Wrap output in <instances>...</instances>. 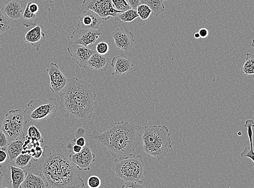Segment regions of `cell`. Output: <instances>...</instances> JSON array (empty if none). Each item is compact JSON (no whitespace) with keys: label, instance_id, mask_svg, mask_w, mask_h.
I'll return each mask as SVG.
<instances>
[{"label":"cell","instance_id":"obj_37","mask_svg":"<svg viewBox=\"0 0 254 188\" xmlns=\"http://www.w3.org/2000/svg\"><path fill=\"white\" fill-rule=\"evenodd\" d=\"M8 139L2 130H0V148L4 150L7 149L9 144Z\"/></svg>","mask_w":254,"mask_h":188},{"label":"cell","instance_id":"obj_15","mask_svg":"<svg viewBox=\"0 0 254 188\" xmlns=\"http://www.w3.org/2000/svg\"><path fill=\"white\" fill-rule=\"evenodd\" d=\"M111 65L113 70L112 76L120 77L124 76L132 70L133 65L130 58L127 57L124 54L114 57Z\"/></svg>","mask_w":254,"mask_h":188},{"label":"cell","instance_id":"obj_13","mask_svg":"<svg viewBox=\"0 0 254 188\" xmlns=\"http://www.w3.org/2000/svg\"><path fill=\"white\" fill-rule=\"evenodd\" d=\"M47 72L50 77V89L51 92L59 94L65 87L68 79L56 63H52L48 66Z\"/></svg>","mask_w":254,"mask_h":188},{"label":"cell","instance_id":"obj_10","mask_svg":"<svg viewBox=\"0 0 254 188\" xmlns=\"http://www.w3.org/2000/svg\"><path fill=\"white\" fill-rule=\"evenodd\" d=\"M102 32L99 29H92L77 27L72 32L70 37V42L72 43L80 44L88 47L94 44Z\"/></svg>","mask_w":254,"mask_h":188},{"label":"cell","instance_id":"obj_36","mask_svg":"<svg viewBox=\"0 0 254 188\" xmlns=\"http://www.w3.org/2000/svg\"><path fill=\"white\" fill-rule=\"evenodd\" d=\"M142 181H128L122 187V188H145Z\"/></svg>","mask_w":254,"mask_h":188},{"label":"cell","instance_id":"obj_4","mask_svg":"<svg viewBox=\"0 0 254 188\" xmlns=\"http://www.w3.org/2000/svg\"><path fill=\"white\" fill-rule=\"evenodd\" d=\"M141 143L143 151L149 156L161 160L172 148V139L165 125L144 126L142 129Z\"/></svg>","mask_w":254,"mask_h":188},{"label":"cell","instance_id":"obj_46","mask_svg":"<svg viewBox=\"0 0 254 188\" xmlns=\"http://www.w3.org/2000/svg\"><path fill=\"white\" fill-rule=\"evenodd\" d=\"M240 134L242 135V132H240V133H239V135H240Z\"/></svg>","mask_w":254,"mask_h":188},{"label":"cell","instance_id":"obj_35","mask_svg":"<svg viewBox=\"0 0 254 188\" xmlns=\"http://www.w3.org/2000/svg\"><path fill=\"white\" fill-rule=\"evenodd\" d=\"M110 50V47L107 42L102 41L97 45L96 47V51L102 55H105Z\"/></svg>","mask_w":254,"mask_h":188},{"label":"cell","instance_id":"obj_32","mask_svg":"<svg viewBox=\"0 0 254 188\" xmlns=\"http://www.w3.org/2000/svg\"><path fill=\"white\" fill-rule=\"evenodd\" d=\"M87 185L90 188H99L101 185V180L97 175H92L88 179Z\"/></svg>","mask_w":254,"mask_h":188},{"label":"cell","instance_id":"obj_44","mask_svg":"<svg viewBox=\"0 0 254 188\" xmlns=\"http://www.w3.org/2000/svg\"><path fill=\"white\" fill-rule=\"evenodd\" d=\"M2 167L1 165H0V175H2Z\"/></svg>","mask_w":254,"mask_h":188},{"label":"cell","instance_id":"obj_6","mask_svg":"<svg viewBox=\"0 0 254 188\" xmlns=\"http://www.w3.org/2000/svg\"><path fill=\"white\" fill-rule=\"evenodd\" d=\"M113 169L125 182L140 181L146 174L142 156L133 154L115 159Z\"/></svg>","mask_w":254,"mask_h":188},{"label":"cell","instance_id":"obj_30","mask_svg":"<svg viewBox=\"0 0 254 188\" xmlns=\"http://www.w3.org/2000/svg\"><path fill=\"white\" fill-rule=\"evenodd\" d=\"M244 126L247 129V134L249 136V141L250 143V147L253 148V127H254V121L253 119H249L246 121V123Z\"/></svg>","mask_w":254,"mask_h":188},{"label":"cell","instance_id":"obj_38","mask_svg":"<svg viewBox=\"0 0 254 188\" xmlns=\"http://www.w3.org/2000/svg\"><path fill=\"white\" fill-rule=\"evenodd\" d=\"M27 4L28 5L29 10L32 12V13L36 14L39 10V7L38 4L33 2L29 1Z\"/></svg>","mask_w":254,"mask_h":188},{"label":"cell","instance_id":"obj_21","mask_svg":"<svg viewBox=\"0 0 254 188\" xmlns=\"http://www.w3.org/2000/svg\"><path fill=\"white\" fill-rule=\"evenodd\" d=\"M11 173V185L13 188H21V186L25 181L28 173L20 167L9 166Z\"/></svg>","mask_w":254,"mask_h":188},{"label":"cell","instance_id":"obj_12","mask_svg":"<svg viewBox=\"0 0 254 188\" xmlns=\"http://www.w3.org/2000/svg\"><path fill=\"white\" fill-rule=\"evenodd\" d=\"M69 157L76 168L81 171H89L95 161V154L86 146L79 153L70 154Z\"/></svg>","mask_w":254,"mask_h":188},{"label":"cell","instance_id":"obj_11","mask_svg":"<svg viewBox=\"0 0 254 188\" xmlns=\"http://www.w3.org/2000/svg\"><path fill=\"white\" fill-rule=\"evenodd\" d=\"M112 36L118 49L125 52L131 50L135 41L134 34L126 27L118 28L112 32Z\"/></svg>","mask_w":254,"mask_h":188},{"label":"cell","instance_id":"obj_40","mask_svg":"<svg viewBox=\"0 0 254 188\" xmlns=\"http://www.w3.org/2000/svg\"><path fill=\"white\" fill-rule=\"evenodd\" d=\"M8 157L7 153H6L4 150H0V164L5 162Z\"/></svg>","mask_w":254,"mask_h":188},{"label":"cell","instance_id":"obj_39","mask_svg":"<svg viewBox=\"0 0 254 188\" xmlns=\"http://www.w3.org/2000/svg\"><path fill=\"white\" fill-rule=\"evenodd\" d=\"M131 9L136 10L139 4H140V0H126Z\"/></svg>","mask_w":254,"mask_h":188},{"label":"cell","instance_id":"obj_5","mask_svg":"<svg viewBox=\"0 0 254 188\" xmlns=\"http://www.w3.org/2000/svg\"><path fill=\"white\" fill-rule=\"evenodd\" d=\"M58 111V102L54 97L31 100L23 111L26 124H38L55 118Z\"/></svg>","mask_w":254,"mask_h":188},{"label":"cell","instance_id":"obj_45","mask_svg":"<svg viewBox=\"0 0 254 188\" xmlns=\"http://www.w3.org/2000/svg\"><path fill=\"white\" fill-rule=\"evenodd\" d=\"M252 46L254 48V39L252 41Z\"/></svg>","mask_w":254,"mask_h":188},{"label":"cell","instance_id":"obj_14","mask_svg":"<svg viewBox=\"0 0 254 188\" xmlns=\"http://www.w3.org/2000/svg\"><path fill=\"white\" fill-rule=\"evenodd\" d=\"M77 27L92 29H99L102 22L101 17L90 9H85L78 16Z\"/></svg>","mask_w":254,"mask_h":188},{"label":"cell","instance_id":"obj_2","mask_svg":"<svg viewBox=\"0 0 254 188\" xmlns=\"http://www.w3.org/2000/svg\"><path fill=\"white\" fill-rule=\"evenodd\" d=\"M142 127L131 122L112 123L107 131L94 130L89 138L101 145L115 157L128 156L141 142Z\"/></svg>","mask_w":254,"mask_h":188},{"label":"cell","instance_id":"obj_43","mask_svg":"<svg viewBox=\"0 0 254 188\" xmlns=\"http://www.w3.org/2000/svg\"><path fill=\"white\" fill-rule=\"evenodd\" d=\"M193 36H194V38L196 39H198L199 38H201L200 35L198 33V32L195 33L194 35H193Z\"/></svg>","mask_w":254,"mask_h":188},{"label":"cell","instance_id":"obj_41","mask_svg":"<svg viewBox=\"0 0 254 188\" xmlns=\"http://www.w3.org/2000/svg\"><path fill=\"white\" fill-rule=\"evenodd\" d=\"M198 33L200 35L201 38H205L207 37L209 32L207 29L202 28L199 30Z\"/></svg>","mask_w":254,"mask_h":188},{"label":"cell","instance_id":"obj_17","mask_svg":"<svg viewBox=\"0 0 254 188\" xmlns=\"http://www.w3.org/2000/svg\"><path fill=\"white\" fill-rule=\"evenodd\" d=\"M42 29L43 28L40 26H34L26 33L24 38V40L32 45L37 52L39 51L40 46L46 39V35L42 32Z\"/></svg>","mask_w":254,"mask_h":188},{"label":"cell","instance_id":"obj_16","mask_svg":"<svg viewBox=\"0 0 254 188\" xmlns=\"http://www.w3.org/2000/svg\"><path fill=\"white\" fill-rule=\"evenodd\" d=\"M1 10L9 19L19 20L21 19L25 9L22 0H7Z\"/></svg>","mask_w":254,"mask_h":188},{"label":"cell","instance_id":"obj_28","mask_svg":"<svg viewBox=\"0 0 254 188\" xmlns=\"http://www.w3.org/2000/svg\"><path fill=\"white\" fill-rule=\"evenodd\" d=\"M136 11L139 17H140L143 20L148 19L151 14L152 13V10L147 5L145 4H139Z\"/></svg>","mask_w":254,"mask_h":188},{"label":"cell","instance_id":"obj_24","mask_svg":"<svg viewBox=\"0 0 254 188\" xmlns=\"http://www.w3.org/2000/svg\"><path fill=\"white\" fill-rule=\"evenodd\" d=\"M138 17L136 10L130 9L126 11H120L114 17L117 21L126 22L134 21Z\"/></svg>","mask_w":254,"mask_h":188},{"label":"cell","instance_id":"obj_8","mask_svg":"<svg viewBox=\"0 0 254 188\" xmlns=\"http://www.w3.org/2000/svg\"><path fill=\"white\" fill-rule=\"evenodd\" d=\"M82 8L92 10L104 20L116 16L120 11L114 8L111 0H83Z\"/></svg>","mask_w":254,"mask_h":188},{"label":"cell","instance_id":"obj_3","mask_svg":"<svg viewBox=\"0 0 254 188\" xmlns=\"http://www.w3.org/2000/svg\"><path fill=\"white\" fill-rule=\"evenodd\" d=\"M60 93L59 110L62 116L81 120L92 117L97 94L91 85L76 77L68 79Z\"/></svg>","mask_w":254,"mask_h":188},{"label":"cell","instance_id":"obj_23","mask_svg":"<svg viewBox=\"0 0 254 188\" xmlns=\"http://www.w3.org/2000/svg\"><path fill=\"white\" fill-rule=\"evenodd\" d=\"M21 19L22 25L28 28L36 26L38 20V16L36 14L32 13L29 10L28 5L27 4Z\"/></svg>","mask_w":254,"mask_h":188},{"label":"cell","instance_id":"obj_26","mask_svg":"<svg viewBox=\"0 0 254 188\" xmlns=\"http://www.w3.org/2000/svg\"><path fill=\"white\" fill-rule=\"evenodd\" d=\"M32 159L31 154L28 153H22L18 156L15 160V164L18 167L25 168L28 166H31L30 161Z\"/></svg>","mask_w":254,"mask_h":188},{"label":"cell","instance_id":"obj_7","mask_svg":"<svg viewBox=\"0 0 254 188\" xmlns=\"http://www.w3.org/2000/svg\"><path fill=\"white\" fill-rule=\"evenodd\" d=\"M26 124L23 111L21 109L11 110L5 114L1 125V130L7 136L9 142L24 136V124Z\"/></svg>","mask_w":254,"mask_h":188},{"label":"cell","instance_id":"obj_19","mask_svg":"<svg viewBox=\"0 0 254 188\" xmlns=\"http://www.w3.org/2000/svg\"><path fill=\"white\" fill-rule=\"evenodd\" d=\"M110 63L108 57L100 54L96 51L90 58L88 66L91 69L100 71H106Z\"/></svg>","mask_w":254,"mask_h":188},{"label":"cell","instance_id":"obj_31","mask_svg":"<svg viewBox=\"0 0 254 188\" xmlns=\"http://www.w3.org/2000/svg\"><path fill=\"white\" fill-rule=\"evenodd\" d=\"M115 8L120 11H126L131 9L126 0H111Z\"/></svg>","mask_w":254,"mask_h":188},{"label":"cell","instance_id":"obj_25","mask_svg":"<svg viewBox=\"0 0 254 188\" xmlns=\"http://www.w3.org/2000/svg\"><path fill=\"white\" fill-rule=\"evenodd\" d=\"M241 71L246 76H254V54L247 53L246 62Z\"/></svg>","mask_w":254,"mask_h":188},{"label":"cell","instance_id":"obj_1","mask_svg":"<svg viewBox=\"0 0 254 188\" xmlns=\"http://www.w3.org/2000/svg\"><path fill=\"white\" fill-rule=\"evenodd\" d=\"M59 143L52 147L46 145L39 163L40 175L50 188H83L85 186L76 168Z\"/></svg>","mask_w":254,"mask_h":188},{"label":"cell","instance_id":"obj_20","mask_svg":"<svg viewBox=\"0 0 254 188\" xmlns=\"http://www.w3.org/2000/svg\"><path fill=\"white\" fill-rule=\"evenodd\" d=\"M50 187L41 175H36L28 172L21 186V188H41Z\"/></svg>","mask_w":254,"mask_h":188},{"label":"cell","instance_id":"obj_33","mask_svg":"<svg viewBox=\"0 0 254 188\" xmlns=\"http://www.w3.org/2000/svg\"><path fill=\"white\" fill-rule=\"evenodd\" d=\"M44 148L41 147L40 145H37L32 148L29 151V154H31L34 161H37L42 156L43 154Z\"/></svg>","mask_w":254,"mask_h":188},{"label":"cell","instance_id":"obj_29","mask_svg":"<svg viewBox=\"0 0 254 188\" xmlns=\"http://www.w3.org/2000/svg\"><path fill=\"white\" fill-rule=\"evenodd\" d=\"M10 27V21L0 10V35L8 31Z\"/></svg>","mask_w":254,"mask_h":188},{"label":"cell","instance_id":"obj_47","mask_svg":"<svg viewBox=\"0 0 254 188\" xmlns=\"http://www.w3.org/2000/svg\"><path fill=\"white\" fill-rule=\"evenodd\" d=\"M163 1H168V0H163Z\"/></svg>","mask_w":254,"mask_h":188},{"label":"cell","instance_id":"obj_34","mask_svg":"<svg viewBox=\"0 0 254 188\" xmlns=\"http://www.w3.org/2000/svg\"><path fill=\"white\" fill-rule=\"evenodd\" d=\"M240 156L243 159L249 158L254 163V148L250 147H246L244 150L240 153Z\"/></svg>","mask_w":254,"mask_h":188},{"label":"cell","instance_id":"obj_18","mask_svg":"<svg viewBox=\"0 0 254 188\" xmlns=\"http://www.w3.org/2000/svg\"><path fill=\"white\" fill-rule=\"evenodd\" d=\"M26 141V136L19 137L13 141L9 143L6 151L10 162L15 161L16 158L22 154L23 150V145Z\"/></svg>","mask_w":254,"mask_h":188},{"label":"cell","instance_id":"obj_42","mask_svg":"<svg viewBox=\"0 0 254 188\" xmlns=\"http://www.w3.org/2000/svg\"><path fill=\"white\" fill-rule=\"evenodd\" d=\"M7 188L2 175H0V188Z\"/></svg>","mask_w":254,"mask_h":188},{"label":"cell","instance_id":"obj_27","mask_svg":"<svg viewBox=\"0 0 254 188\" xmlns=\"http://www.w3.org/2000/svg\"><path fill=\"white\" fill-rule=\"evenodd\" d=\"M28 137L31 138L33 140L37 141L41 143L44 142V138L42 137L41 133L39 129L34 124H32L28 129Z\"/></svg>","mask_w":254,"mask_h":188},{"label":"cell","instance_id":"obj_22","mask_svg":"<svg viewBox=\"0 0 254 188\" xmlns=\"http://www.w3.org/2000/svg\"><path fill=\"white\" fill-rule=\"evenodd\" d=\"M140 4L147 5L156 16H159L165 10L163 0H140Z\"/></svg>","mask_w":254,"mask_h":188},{"label":"cell","instance_id":"obj_9","mask_svg":"<svg viewBox=\"0 0 254 188\" xmlns=\"http://www.w3.org/2000/svg\"><path fill=\"white\" fill-rule=\"evenodd\" d=\"M67 51L71 59L80 68L86 69L90 57L96 52L88 47L69 42Z\"/></svg>","mask_w":254,"mask_h":188}]
</instances>
